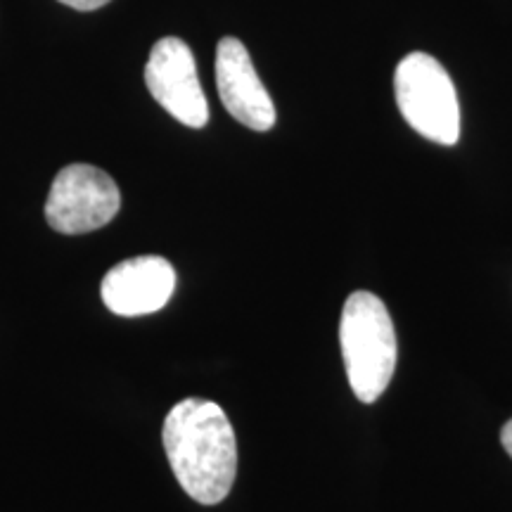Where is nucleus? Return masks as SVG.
Wrapping results in <instances>:
<instances>
[{"instance_id": "1", "label": "nucleus", "mask_w": 512, "mask_h": 512, "mask_svg": "<svg viewBox=\"0 0 512 512\" xmlns=\"http://www.w3.org/2000/svg\"><path fill=\"white\" fill-rule=\"evenodd\" d=\"M164 451L181 489L192 501L216 505L238 475V441L219 403L183 399L164 420Z\"/></svg>"}, {"instance_id": "2", "label": "nucleus", "mask_w": 512, "mask_h": 512, "mask_svg": "<svg viewBox=\"0 0 512 512\" xmlns=\"http://www.w3.org/2000/svg\"><path fill=\"white\" fill-rule=\"evenodd\" d=\"M339 344L351 392L361 403H375L387 392L399 358L392 316L377 294L358 290L347 299Z\"/></svg>"}, {"instance_id": "3", "label": "nucleus", "mask_w": 512, "mask_h": 512, "mask_svg": "<svg viewBox=\"0 0 512 512\" xmlns=\"http://www.w3.org/2000/svg\"><path fill=\"white\" fill-rule=\"evenodd\" d=\"M396 105L406 124L439 145L460 140V105L451 76L437 57L408 53L394 72Z\"/></svg>"}, {"instance_id": "4", "label": "nucleus", "mask_w": 512, "mask_h": 512, "mask_svg": "<svg viewBox=\"0 0 512 512\" xmlns=\"http://www.w3.org/2000/svg\"><path fill=\"white\" fill-rule=\"evenodd\" d=\"M119 207L121 195L110 174L91 164H72L55 176L46 219L57 233L81 235L107 226Z\"/></svg>"}, {"instance_id": "5", "label": "nucleus", "mask_w": 512, "mask_h": 512, "mask_svg": "<svg viewBox=\"0 0 512 512\" xmlns=\"http://www.w3.org/2000/svg\"><path fill=\"white\" fill-rule=\"evenodd\" d=\"M147 91L176 121L190 128H204L209 121V102L197 76L195 55L188 43L166 36L155 43L145 64Z\"/></svg>"}, {"instance_id": "6", "label": "nucleus", "mask_w": 512, "mask_h": 512, "mask_svg": "<svg viewBox=\"0 0 512 512\" xmlns=\"http://www.w3.org/2000/svg\"><path fill=\"white\" fill-rule=\"evenodd\" d=\"M216 88L233 119L252 131L266 133L275 126V105L256 74L245 43L226 36L216 46Z\"/></svg>"}, {"instance_id": "7", "label": "nucleus", "mask_w": 512, "mask_h": 512, "mask_svg": "<svg viewBox=\"0 0 512 512\" xmlns=\"http://www.w3.org/2000/svg\"><path fill=\"white\" fill-rule=\"evenodd\" d=\"M176 290V271L162 256H136L110 268L100 285L102 302L117 316L157 313Z\"/></svg>"}, {"instance_id": "8", "label": "nucleus", "mask_w": 512, "mask_h": 512, "mask_svg": "<svg viewBox=\"0 0 512 512\" xmlns=\"http://www.w3.org/2000/svg\"><path fill=\"white\" fill-rule=\"evenodd\" d=\"M60 3L69 5V8H74V10L88 12V10L102 8V5H107V3H110V0H60Z\"/></svg>"}, {"instance_id": "9", "label": "nucleus", "mask_w": 512, "mask_h": 512, "mask_svg": "<svg viewBox=\"0 0 512 512\" xmlns=\"http://www.w3.org/2000/svg\"><path fill=\"white\" fill-rule=\"evenodd\" d=\"M501 444H503V448H505V453H508V456L512 458V420H508L503 425V430H501Z\"/></svg>"}]
</instances>
